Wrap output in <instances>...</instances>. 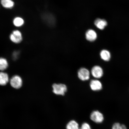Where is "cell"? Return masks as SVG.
Masks as SVG:
<instances>
[{"label": "cell", "mask_w": 129, "mask_h": 129, "mask_svg": "<svg viewBox=\"0 0 129 129\" xmlns=\"http://www.w3.org/2000/svg\"><path fill=\"white\" fill-rule=\"evenodd\" d=\"M52 87L53 92L56 95H64L67 91L66 85L62 84H54L52 85Z\"/></svg>", "instance_id": "1"}, {"label": "cell", "mask_w": 129, "mask_h": 129, "mask_svg": "<svg viewBox=\"0 0 129 129\" xmlns=\"http://www.w3.org/2000/svg\"><path fill=\"white\" fill-rule=\"evenodd\" d=\"M90 118L96 123H101L104 120V117L101 113L98 111H93L90 116Z\"/></svg>", "instance_id": "2"}, {"label": "cell", "mask_w": 129, "mask_h": 129, "mask_svg": "<svg viewBox=\"0 0 129 129\" xmlns=\"http://www.w3.org/2000/svg\"><path fill=\"white\" fill-rule=\"evenodd\" d=\"M10 84L13 88L19 89L21 87L22 81L21 77L18 75H15L12 77L10 81Z\"/></svg>", "instance_id": "3"}, {"label": "cell", "mask_w": 129, "mask_h": 129, "mask_svg": "<svg viewBox=\"0 0 129 129\" xmlns=\"http://www.w3.org/2000/svg\"><path fill=\"white\" fill-rule=\"evenodd\" d=\"M10 38L13 42L16 43H20L22 40V34L19 30H14L11 34Z\"/></svg>", "instance_id": "4"}, {"label": "cell", "mask_w": 129, "mask_h": 129, "mask_svg": "<svg viewBox=\"0 0 129 129\" xmlns=\"http://www.w3.org/2000/svg\"><path fill=\"white\" fill-rule=\"evenodd\" d=\"M79 78L82 81H85L89 79L90 73L87 69L85 68H81L78 72Z\"/></svg>", "instance_id": "5"}, {"label": "cell", "mask_w": 129, "mask_h": 129, "mask_svg": "<svg viewBox=\"0 0 129 129\" xmlns=\"http://www.w3.org/2000/svg\"><path fill=\"white\" fill-rule=\"evenodd\" d=\"M91 73L95 78H100L103 76V71L102 69L99 66H95L92 69Z\"/></svg>", "instance_id": "6"}, {"label": "cell", "mask_w": 129, "mask_h": 129, "mask_svg": "<svg viewBox=\"0 0 129 129\" xmlns=\"http://www.w3.org/2000/svg\"><path fill=\"white\" fill-rule=\"evenodd\" d=\"M85 37L87 40L90 42L94 41L97 38L96 32L92 29L88 30L85 33Z\"/></svg>", "instance_id": "7"}, {"label": "cell", "mask_w": 129, "mask_h": 129, "mask_svg": "<svg viewBox=\"0 0 129 129\" xmlns=\"http://www.w3.org/2000/svg\"><path fill=\"white\" fill-rule=\"evenodd\" d=\"M91 89L94 91H98L102 88V85L101 82L98 80H92L90 83Z\"/></svg>", "instance_id": "8"}, {"label": "cell", "mask_w": 129, "mask_h": 129, "mask_svg": "<svg viewBox=\"0 0 129 129\" xmlns=\"http://www.w3.org/2000/svg\"><path fill=\"white\" fill-rule=\"evenodd\" d=\"M94 24L98 28L103 30L107 26V22L104 19L98 18L94 21Z\"/></svg>", "instance_id": "9"}, {"label": "cell", "mask_w": 129, "mask_h": 129, "mask_svg": "<svg viewBox=\"0 0 129 129\" xmlns=\"http://www.w3.org/2000/svg\"><path fill=\"white\" fill-rule=\"evenodd\" d=\"M9 81V77L7 73L3 72H0V85H6Z\"/></svg>", "instance_id": "10"}, {"label": "cell", "mask_w": 129, "mask_h": 129, "mask_svg": "<svg viewBox=\"0 0 129 129\" xmlns=\"http://www.w3.org/2000/svg\"><path fill=\"white\" fill-rule=\"evenodd\" d=\"M1 3L3 7L6 9H12L14 4L12 0H1Z\"/></svg>", "instance_id": "11"}, {"label": "cell", "mask_w": 129, "mask_h": 129, "mask_svg": "<svg viewBox=\"0 0 129 129\" xmlns=\"http://www.w3.org/2000/svg\"><path fill=\"white\" fill-rule=\"evenodd\" d=\"M100 56L102 59L106 61H109L111 57L110 52L106 50H103L101 51Z\"/></svg>", "instance_id": "12"}, {"label": "cell", "mask_w": 129, "mask_h": 129, "mask_svg": "<svg viewBox=\"0 0 129 129\" xmlns=\"http://www.w3.org/2000/svg\"><path fill=\"white\" fill-rule=\"evenodd\" d=\"M24 23L23 19L20 17H16L13 21V23L16 27L21 26L23 25Z\"/></svg>", "instance_id": "13"}, {"label": "cell", "mask_w": 129, "mask_h": 129, "mask_svg": "<svg viewBox=\"0 0 129 129\" xmlns=\"http://www.w3.org/2000/svg\"><path fill=\"white\" fill-rule=\"evenodd\" d=\"M67 129H79V125L75 120H71L68 123Z\"/></svg>", "instance_id": "14"}, {"label": "cell", "mask_w": 129, "mask_h": 129, "mask_svg": "<svg viewBox=\"0 0 129 129\" xmlns=\"http://www.w3.org/2000/svg\"><path fill=\"white\" fill-rule=\"evenodd\" d=\"M8 62L6 59L4 58H0V70L4 71L7 68Z\"/></svg>", "instance_id": "15"}, {"label": "cell", "mask_w": 129, "mask_h": 129, "mask_svg": "<svg viewBox=\"0 0 129 129\" xmlns=\"http://www.w3.org/2000/svg\"><path fill=\"white\" fill-rule=\"evenodd\" d=\"M112 129H127L125 126L119 123H116L113 125Z\"/></svg>", "instance_id": "16"}, {"label": "cell", "mask_w": 129, "mask_h": 129, "mask_svg": "<svg viewBox=\"0 0 129 129\" xmlns=\"http://www.w3.org/2000/svg\"><path fill=\"white\" fill-rule=\"evenodd\" d=\"M80 129H91L90 125L87 123H84L82 125Z\"/></svg>", "instance_id": "17"}]
</instances>
